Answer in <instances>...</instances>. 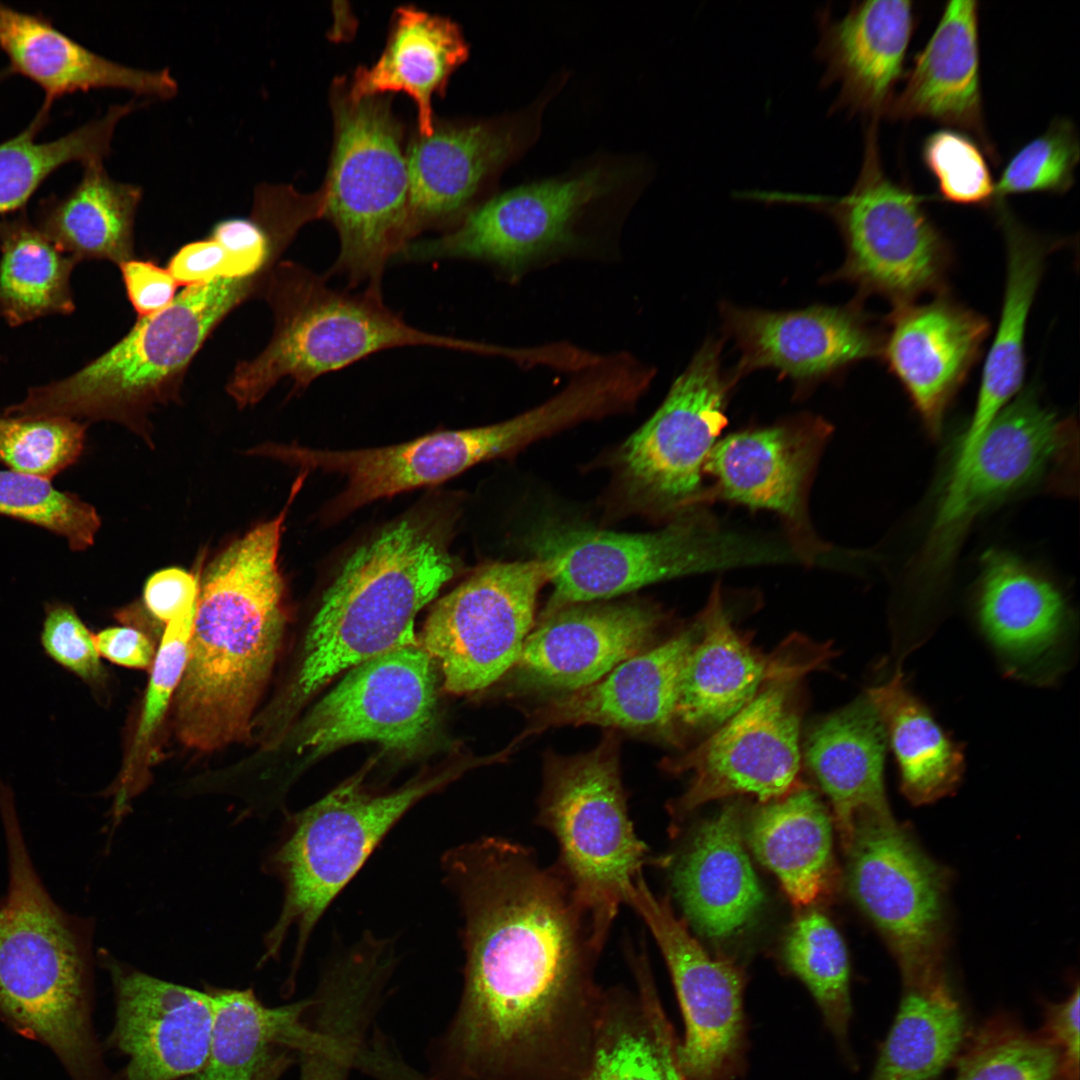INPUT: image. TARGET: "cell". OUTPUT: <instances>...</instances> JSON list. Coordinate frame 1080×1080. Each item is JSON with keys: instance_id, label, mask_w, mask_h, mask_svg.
Masks as SVG:
<instances>
[{"instance_id": "cell-2", "label": "cell", "mask_w": 1080, "mask_h": 1080, "mask_svg": "<svg viewBox=\"0 0 1080 1080\" xmlns=\"http://www.w3.org/2000/svg\"><path fill=\"white\" fill-rule=\"evenodd\" d=\"M289 505L220 551L199 577L183 674L171 705L177 740L213 752L252 735L287 611L278 555Z\"/></svg>"}, {"instance_id": "cell-14", "label": "cell", "mask_w": 1080, "mask_h": 1080, "mask_svg": "<svg viewBox=\"0 0 1080 1080\" xmlns=\"http://www.w3.org/2000/svg\"><path fill=\"white\" fill-rule=\"evenodd\" d=\"M719 355V344H704L654 414L620 447L625 492L657 516L672 519L710 504L704 466L727 425L729 384Z\"/></svg>"}, {"instance_id": "cell-23", "label": "cell", "mask_w": 1080, "mask_h": 1080, "mask_svg": "<svg viewBox=\"0 0 1080 1080\" xmlns=\"http://www.w3.org/2000/svg\"><path fill=\"white\" fill-rule=\"evenodd\" d=\"M880 356L932 437L941 434L952 401L982 354L988 319L948 291L929 302L894 307Z\"/></svg>"}, {"instance_id": "cell-56", "label": "cell", "mask_w": 1080, "mask_h": 1080, "mask_svg": "<svg viewBox=\"0 0 1080 1080\" xmlns=\"http://www.w3.org/2000/svg\"><path fill=\"white\" fill-rule=\"evenodd\" d=\"M98 653L108 661L129 668L151 669L156 650L151 640L136 628L109 627L94 635Z\"/></svg>"}, {"instance_id": "cell-33", "label": "cell", "mask_w": 1080, "mask_h": 1080, "mask_svg": "<svg viewBox=\"0 0 1080 1080\" xmlns=\"http://www.w3.org/2000/svg\"><path fill=\"white\" fill-rule=\"evenodd\" d=\"M1006 249V279L998 327L985 357L977 400L955 455L968 457L993 420L1022 390L1026 370L1028 317L1048 255L1059 247L1021 225L1004 207L998 209Z\"/></svg>"}, {"instance_id": "cell-49", "label": "cell", "mask_w": 1080, "mask_h": 1080, "mask_svg": "<svg viewBox=\"0 0 1080 1080\" xmlns=\"http://www.w3.org/2000/svg\"><path fill=\"white\" fill-rule=\"evenodd\" d=\"M87 423L55 416L0 415V463L9 470L51 481L75 464Z\"/></svg>"}, {"instance_id": "cell-9", "label": "cell", "mask_w": 1080, "mask_h": 1080, "mask_svg": "<svg viewBox=\"0 0 1080 1080\" xmlns=\"http://www.w3.org/2000/svg\"><path fill=\"white\" fill-rule=\"evenodd\" d=\"M618 748L614 730H609L590 751L546 753L536 818L558 843L555 865L600 948L627 890L650 861L628 814Z\"/></svg>"}, {"instance_id": "cell-37", "label": "cell", "mask_w": 1080, "mask_h": 1080, "mask_svg": "<svg viewBox=\"0 0 1080 1080\" xmlns=\"http://www.w3.org/2000/svg\"><path fill=\"white\" fill-rule=\"evenodd\" d=\"M215 1019L205 1064L181 1080H279L310 1042L312 998L270 1007L250 988L207 986Z\"/></svg>"}, {"instance_id": "cell-20", "label": "cell", "mask_w": 1080, "mask_h": 1080, "mask_svg": "<svg viewBox=\"0 0 1080 1080\" xmlns=\"http://www.w3.org/2000/svg\"><path fill=\"white\" fill-rule=\"evenodd\" d=\"M625 904L642 918L673 981L685 1021L679 1060L687 1080H730L743 1043L742 976L729 961L712 958L689 933L667 898L653 894L643 876Z\"/></svg>"}, {"instance_id": "cell-50", "label": "cell", "mask_w": 1080, "mask_h": 1080, "mask_svg": "<svg viewBox=\"0 0 1080 1080\" xmlns=\"http://www.w3.org/2000/svg\"><path fill=\"white\" fill-rule=\"evenodd\" d=\"M1078 130L1071 119H1054L1041 135L1014 154L995 183V205L1010 195L1063 194L1074 184L1079 162Z\"/></svg>"}, {"instance_id": "cell-31", "label": "cell", "mask_w": 1080, "mask_h": 1080, "mask_svg": "<svg viewBox=\"0 0 1080 1080\" xmlns=\"http://www.w3.org/2000/svg\"><path fill=\"white\" fill-rule=\"evenodd\" d=\"M975 613L985 636L1005 663L1037 675L1058 653L1069 627V609L1057 586L1016 556L984 554Z\"/></svg>"}, {"instance_id": "cell-7", "label": "cell", "mask_w": 1080, "mask_h": 1080, "mask_svg": "<svg viewBox=\"0 0 1080 1080\" xmlns=\"http://www.w3.org/2000/svg\"><path fill=\"white\" fill-rule=\"evenodd\" d=\"M452 776L416 779L392 792L373 793L359 774L289 815L264 861L265 871L280 880L284 898L264 937L259 965L277 959L294 932L296 973L311 934L332 901L403 815Z\"/></svg>"}, {"instance_id": "cell-57", "label": "cell", "mask_w": 1080, "mask_h": 1080, "mask_svg": "<svg viewBox=\"0 0 1080 1080\" xmlns=\"http://www.w3.org/2000/svg\"><path fill=\"white\" fill-rule=\"evenodd\" d=\"M1079 986L1076 983L1069 996L1057 1003H1045L1044 1025L1041 1031L1079 1067Z\"/></svg>"}, {"instance_id": "cell-6", "label": "cell", "mask_w": 1080, "mask_h": 1080, "mask_svg": "<svg viewBox=\"0 0 1080 1080\" xmlns=\"http://www.w3.org/2000/svg\"><path fill=\"white\" fill-rule=\"evenodd\" d=\"M261 296L273 313V332L263 351L236 365L226 385L239 409L257 404L283 378L293 380L294 391L303 390L323 374L386 349L489 350L485 344L413 327L384 303L382 292L335 289L291 260L276 264Z\"/></svg>"}, {"instance_id": "cell-10", "label": "cell", "mask_w": 1080, "mask_h": 1080, "mask_svg": "<svg viewBox=\"0 0 1080 1080\" xmlns=\"http://www.w3.org/2000/svg\"><path fill=\"white\" fill-rule=\"evenodd\" d=\"M340 86L333 95L334 146L321 188L324 218L340 240L328 275L382 292L388 262L414 241L403 129L389 99L352 100Z\"/></svg>"}, {"instance_id": "cell-25", "label": "cell", "mask_w": 1080, "mask_h": 1080, "mask_svg": "<svg viewBox=\"0 0 1080 1080\" xmlns=\"http://www.w3.org/2000/svg\"><path fill=\"white\" fill-rule=\"evenodd\" d=\"M818 18L816 55L824 65L821 84L838 88L832 112L879 121L886 116L903 76L916 25L913 2L863 1L854 3L840 19L824 10Z\"/></svg>"}, {"instance_id": "cell-15", "label": "cell", "mask_w": 1080, "mask_h": 1080, "mask_svg": "<svg viewBox=\"0 0 1080 1080\" xmlns=\"http://www.w3.org/2000/svg\"><path fill=\"white\" fill-rule=\"evenodd\" d=\"M548 581L540 558L493 562L434 604L419 645L439 664L449 692L484 689L516 666Z\"/></svg>"}, {"instance_id": "cell-8", "label": "cell", "mask_w": 1080, "mask_h": 1080, "mask_svg": "<svg viewBox=\"0 0 1080 1080\" xmlns=\"http://www.w3.org/2000/svg\"><path fill=\"white\" fill-rule=\"evenodd\" d=\"M534 546L554 586L541 618L663 580L795 560L788 546L723 528L706 507L648 533L552 528L537 536Z\"/></svg>"}, {"instance_id": "cell-45", "label": "cell", "mask_w": 1080, "mask_h": 1080, "mask_svg": "<svg viewBox=\"0 0 1080 1080\" xmlns=\"http://www.w3.org/2000/svg\"><path fill=\"white\" fill-rule=\"evenodd\" d=\"M196 607L197 604L165 626L136 733L120 774L107 792L113 797L111 833L128 814L132 800L150 781L157 735L185 668Z\"/></svg>"}, {"instance_id": "cell-13", "label": "cell", "mask_w": 1080, "mask_h": 1080, "mask_svg": "<svg viewBox=\"0 0 1080 1080\" xmlns=\"http://www.w3.org/2000/svg\"><path fill=\"white\" fill-rule=\"evenodd\" d=\"M845 851L850 892L888 945L903 987L948 981L950 872L892 813L856 820Z\"/></svg>"}, {"instance_id": "cell-26", "label": "cell", "mask_w": 1080, "mask_h": 1080, "mask_svg": "<svg viewBox=\"0 0 1080 1080\" xmlns=\"http://www.w3.org/2000/svg\"><path fill=\"white\" fill-rule=\"evenodd\" d=\"M699 636L696 621L667 641L625 660L599 681L551 699L514 743L550 727L598 725L655 734L673 744L683 666Z\"/></svg>"}, {"instance_id": "cell-1", "label": "cell", "mask_w": 1080, "mask_h": 1080, "mask_svg": "<svg viewBox=\"0 0 1080 1080\" xmlns=\"http://www.w3.org/2000/svg\"><path fill=\"white\" fill-rule=\"evenodd\" d=\"M463 917L464 985L437 1053L440 1080H582L604 994L601 953L554 864L481 837L446 851Z\"/></svg>"}, {"instance_id": "cell-4", "label": "cell", "mask_w": 1080, "mask_h": 1080, "mask_svg": "<svg viewBox=\"0 0 1080 1080\" xmlns=\"http://www.w3.org/2000/svg\"><path fill=\"white\" fill-rule=\"evenodd\" d=\"M456 570L441 535L416 519L398 522L359 547L325 592L296 678L281 706L259 721H265L263 729L281 728L293 711L342 671L417 643L416 615Z\"/></svg>"}, {"instance_id": "cell-48", "label": "cell", "mask_w": 1080, "mask_h": 1080, "mask_svg": "<svg viewBox=\"0 0 1080 1080\" xmlns=\"http://www.w3.org/2000/svg\"><path fill=\"white\" fill-rule=\"evenodd\" d=\"M0 515L44 528L65 538L73 551L94 544L101 519L96 509L51 481L0 470Z\"/></svg>"}, {"instance_id": "cell-28", "label": "cell", "mask_w": 1080, "mask_h": 1080, "mask_svg": "<svg viewBox=\"0 0 1080 1080\" xmlns=\"http://www.w3.org/2000/svg\"><path fill=\"white\" fill-rule=\"evenodd\" d=\"M521 146L514 121L434 122L406 152L413 239L424 230L454 228L484 182Z\"/></svg>"}, {"instance_id": "cell-51", "label": "cell", "mask_w": 1080, "mask_h": 1080, "mask_svg": "<svg viewBox=\"0 0 1080 1080\" xmlns=\"http://www.w3.org/2000/svg\"><path fill=\"white\" fill-rule=\"evenodd\" d=\"M984 152L976 140L952 128L925 139L922 159L943 200L977 207L995 204V182Z\"/></svg>"}, {"instance_id": "cell-29", "label": "cell", "mask_w": 1080, "mask_h": 1080, "mask_svg": "<svg viewBox=\"0 0 1080 1080\" xmlns=\"http://www.w3.org/2000/svg\"><path fill=\"white\" fill-rule=\"evenodd\" d=\"M725 322L741 351L740 373L773 368L797 380L879 356L883 335L856 307L791 312L727 307Z\"/></svg>"}, {"instance_id": "cell-11", "label": "cell", "mask_w": 1080, "mask_h": 1080, "mask_svg": "<svg viewBox=\"0 0 1080 1080\" xmlns=\"http://www.w3.org/2000/svg\"><path fill=\"white\" fill-rule=\"evenodd\" d=\"M1078 430L1071 417L1046 407L1035 387L1021 390L997 415L967 462L948 473L916 560L920 592L929 596L948 578L975 520L1041 483L1071 490Z\"/></svg>"}, {"instance_id": "cell-27", "label": "cell", "mask_w": 1080, "mask_h": 1080, "mask_svg": "<svg viewBox=\"0 0 1080 1080\" xmlns=\"http://www.w3.org/2000/svg\"><path fill=\"white\" fill-rule=\"evenodd\" d=\"M256 455L269 456L306 470L319 468L346 475L348 484L335 511L346 513L380 498L447 480L495 457L487 426L440 431L406 443L360 450L326 451L296 445L265 444Z\"/></svg>"}, {"instance_id": "cell-19", "label": "cell", "mask_w": 1080, "mask_h": 1080, "mask_svg": "<svg viewBox=\"0 0 1080 1080\" xmlns=\"http://www.w3.org/2000/svg\"><path fill=\"white\" fill-rule=\"evenodd\" d=\"M832 426L803 415L731 433L704 466L709 503L717 500L775 513L797 558L813 564L828 549L814 533L808 498Z\"/></svg>"}, {"instance_id": "cell-18", "label": "cell", "mask_w": 1080, "mask_h": 1080, "mask_svg": "<svg viewBox=\"0 0 1080 1080\" xmlns=\"http://www.w3.org/2000/svg\"><path fill=\"white\" fill-rule=\"evenodd\" d=\"M436 716L433 661L409 644L352 667L302 722L298 744L314 756L361 741L415 752L432 736Z\"/></svg>"}, {"instance_id": "cell-41", "label": "cell", "mask_w": 1080, "mask_h": 1080, "mask_svg": "<svg viewBox=\"0 0 1080 1080\" xmlns=\"http://www.w3.org/2000/svg\"><path fill=\"white\" fill-rule=\"evenodd\" d=\"M866 696L882 720L904 796L925 805L955 791L964 771L962 749L906 686L901 669L869 688Z\"/></svg>"}, {"instance_id": "cell-38", "label": "cell", "mask_w": 1080, "mask_h": 1080, "mask_svg": "<svg viewBox=\"0 0 1080 1080\" xmlns=\"http://www.w3.org/2000/svg\"><path fill=\"white\" fill-rule=\"evenodd\" d=\"M468 56L459 26L413 6L395 10L387 44L370 67H358L346 89L352 100L402 91L417 105L418 130L434 129L431 99L442 93L452 72Z\"/></svg>"}, {"instance_id": "cell-43", "label": "cell", "mask_w": 1080, "mask_h": 1080, "mask_svg": "<svg viewBox=\"0 0 1080 1080\" xmlns=\"http://www.w3.org/2000/svg\"><path fill=\"white\" fill-rule=\"evenodd\" d=\"M78 263L23 215L0 221V315L19 326L71 314L70 278Z\"/></svg>"}, {"instance_id": "cell-12", "label": "cell", "mask_w": 1080, "mask_h": 1080, "mask_svg": "<svg viewBox=\"0 0 1080 1080\" xmlns=\"http://www.w3.org/2000/svg\"><path fill=\"white\" fill-rule=\"evenodd\" d=\"M864 136L861 169L849 193L805 197L825 204L841 228L847 248L841 274L894 307L948 291L950 242L927 214L925 199L887 175L878 121L869 122Z\"/></svg>"}, {"instance_id": "cell-54", "label": "cell", "mask_w": 1080, "mask_h": 1080, "mask_svg": "<svg viewBox=\"0 0 1080 1080\" xmlns=\"http://www.w3.org/2000/svg\"><path fill=\"white\" fill-rule=\"evenodd\" d=\"M127 297L138 318L168 307L179 284L170 272L153 261L131 259L119 266Z\"/></svg>"}, {"instance_id": "cell-55", "label": "cell", "mask_w": 1080, "mask_h": 1080, "mask_svg": "<svg viewBox=\"0 0 1080 1080\" xmlns=\"http://www.w3.org/2000/svg\"><path fill=\"white\" fill-rule=\"evenodd\" d=\"M199 576L180 567L153 573L144 586L148 612L166 625L197 604Z\"/></svg>"}, {"instance_id": "cell-21", "label": "cell", "mask_w": 1080, "mask_h": 1080, "mask_svg": "<svg viewBox=\"0 0 1080 1080\" xmlns=\"http://www.w3.org/2000/svg\"><path fill=\"white\" fill-rule=\"evenodd\" d=\"M699 636L682 669L673 718V745L699 742L720 727L767 682L802 677L824 664L825 647L792 638L764 654L733 625L716 584L697 617Z\"/></svg>"}, {"instance_id": "cell-34", "label": "cell", "mask_w": 1080, "mask_h": 1080, "mask_svg": "<svg viewBox=\"0 0 1080 1080\" xmlns=\"http://www.w3.org/2000/svg\"><path fill=\"white\" fill-rule=\"evenodd\" d=\"M626 954L635 988L604 990L582 1080H687L647 955Z\"/></svg>"}, {"instance_id": "cell-22", "label": "cell", "mask_w": 1080, "mask_h": 1080, "mask_svg": "<svg viewBox=\"0 0 1080 1080\" xmlns=\"http://www.w3.org/2000/svg\"><path fill=\"white\" fill-rule=\"evenodd\" d=\"M99 952L115 999L107 1043L127 1058L116 1080H181L197 1072L213 1036L215 1007L208 987L201 991L166 981Z\"/></svg>"}, {"instance_id": "cell-30", "label": "cell", "mask_w": 1080, "mask_h": 1080, "mask_svg": "<svg viewBox=\"0 0 1080 1080\" xmlns=\"http://www.w3.org/2000/svg\"><path fill=\"white\" fill-rule=\"evenodd\" d=\"M885 117L904 121L925 118L970 133L988 157L995 159L983 118L977 1L946 3Z\"/></svg>"}, {"instance_id": "cell-42", "label": "cell", "mask_w": 1080, "mask_h": 1080, "mask_svg": "<svg viewBox=\"0 0 1080 1080\" xmlns=\"http://www.w3.org/2000/svg\"><path fill=\"white\" fill-rule=\"evenodd\" d=\"M903 988L869 1080H937L967 1040L966 1016L949 981Z\"/></svg>"}, {"instance_id": "cell-16", "label": "cell", "mask_w": 1080, "mask_h": 1080, "mask_svg": "<svg viewBox=\"0 0 1080 1080\" xmlns=\"http://www.w3.org/2000/svg\"><path fill=\"white\" fill-rule=\"evenodd\" d=\"M800 679L767 682L711 734L680 756L663 760L670 773H693L688 789L668 807L674 824L709 801L750 794L768 802L801 787Z\"/></svg>"}, {"instance_id": "cell-39", "label": "cell", "mask_w": 1080, "mask_h": 1080, "mask_svg": "<svg viewBox=\"0 0 1080 1080\" xmlns=\"http://www.w3.org/2000/svg\"><path fill=\"white\" fill-rule=\"evenodd\" d=\"M80 181L63 197L44 201L36 226L62 251L120 266L133 259L140 186L113 180L103 161L83 165Z\"/></svg>"}, {"instance_id": "cell-5", "label": "cell", "mask_w": 1080, "mask_h": 1080, "mask_svg": "<svg viewBox=\"0 0 1080 1080\" xmlns=\"http://www.w3.org/2000/svg\"><path fill=\"white\" fill-rule=\"evenodd\" d=\"M272 269L189 286L165 309L141 317L110 349L63 379L32 387L11 416L112 421L153 447L149 414L181 400L186 372L217 326L261 296Z\"/></svg>"}, {"instance_id": "cell-53", "label": "cell", "mask_w": 1080, "mask_h": 1080, "mask_svg": "<svg viewBox=\"0 0 1080 1080\" xmlns=\"http://www.w3.org/2000/svg\"><path fill=\"white\" fill-rule=\"evenodd\" d=\"M167 270L185 287L258 273L211 237L181 247L170 259Z\"/></svg>"}, {"instance_id": "cell-40", "label": "cell", "mask_w": 1080, "mask_h": 1080, "mask_svg": "<svg viewBox=\"0 0 1080 1080\" xmlns=\"http://www.w3.org/2000/svg\"><path fill=\"white\" fill-rule=\"evenodd\" d=\"M748 840L793 904L806 906L824 891L832 865V828L814 791L801 786L761 808L752 818Z\"/></svg>"}, {"instance_id": "cell-24", "label": "cell", "mask_w": 1080, "mask_h": 1080, "mask_svg": "<svg viewBox=\"0 0 1080 1080\" xmlns=\"http://www.w3.org/2000/svg\"><path fill=\"white\" fill-rule=\"evenodd\" d=\"M662 620L657 608L642 603L566 606L540 619L516 666L529 683L570 693L645 651Z\"/></svg>"}, {"instance_id": "cell-47", "label": "cell", "mask_w": 1080, "mask_h": 1080, "mask_svg": "<svg viewBox=\"0 0 1080 1080\" xmlns=\"http://www.w3.org/2000/svg\"><path fill=\"white\" fill-rule=\"evenodd\" d=\"M784 958L809 988L835 1037L846 1042L851 1018L849 960L845 943L819 912L798 918L787 935Z\"/></svg>"}, {"instance_id": "cell-36", "label": "cell", "mask_w": 1080, "mask_h": 1080, "mask_svg": "<svg viewBox=\"0 0 1080 1080\" xmlns=\"http://www.w3.org/2000/svg\"><path fill=\"white\" fill-rule=\"evenodd\" d=\"M0 48L11 68L45 93L43 108L66 94L125 89L167 99L178 90L169 69L143 70L111 61L82 46L46 19L0 3Z\"/></svg>"}, {"instance_id": "cell-46", "label": "cell", "mask_w": 1080, "mask_h": 1080, "mask_svg": "<svg viewBox=\"0 0 1080 1080\" xmlns=\"http://www.w3.org/2000/svg\"><path fill=\"white\" fill-rule=\"evenodd\" d=\"M967 1040L953 1080H1079V1067L1056 1043L1012 1016L991 1017Z\"/></svg>"}, {"instance_id": "cell-35", "label": "cell", "mask_w": 1080, "mask_h": 1080, "mask_svg": "<svg viewBox=\"0 0 1080 1080\" xmlns=\"http://www.w3.org/2000/svg\"><path fill=\"white\" fill-rule=\"evenodd\" d=\"M886 744L866 695L819 720L805 738L803 758L832 803L844 849L857 819L891 813L883 780Z\"/></svg>"}, {"instance_id": "cell-52", "label": "cell", "mask_w": 1080, "mask_h": 1080, "mask_svg": "<svg viewBox=\"0 0 1080 1080\" xmlns=\"http://www.w3.org/2000/svg\"><path fill=\"white\" fill-rule=\"evenodd\" d=\"M40 632L45 654L95 692L105 689L108 674L100 660L94 635L74 607L61 601L46 603Z\"/></svg>"}, {"instance_id": "cell-44", "label": "cell", "mask_w": 1080, "mask_h": 1080, "mask_svg": "<svg viewBox=\"0 0 1080 1080\" xmlns=\"http://www.w3.org/2000/svg\"><path fill=\"white\" fill-rule=\"evenodd\" d=\"M137 102L112 105L106 113L49 142L35 141L49 109L41 108L31 124L0 143V215L22 208L43 181L70 162L85 165L109 154L119 121L137 108Z\"/></svg>"}, {"instance_id": "cell-3", "label": "cell", "mask_w": 1080, "mask_h": 1080, "mask_svg": "<svg viewBox=\"0 0 1080 1080\" xmlns=\"http://www.w3.org/2000/svg\"><path fill=\"white\" fill-rule=\"evenodd\" d=\"M8 887L0 899V1015L47 1046L72 1080H116L92 1020L90 922L65 912L37 874L14 795L0 781Z\"/></svg>"}, {"instance_id": "cell-32", "label": "cell", "mask_w": 1080, "mask_h": 1080, "mask_svg": "<svg viewBox=\"0 0 1080 1080\" xmlns=\"http://www.w3.org/2000/svg\"><path fill=\"white\" fill-rule=\"evenodd\" d=\"M671 882L685 916L707 937L727 938L754 918L764 894L743 846L737 805L697 830L675 861Z\"/></svg>"}, {"instance_id": "cell-17", "label": "cell", "mask_w": 1080, "mask_h": 1080, "mask_svg": "<svg viewBox=\"0 0 1080 1080\" xmlns=\"http://www.w3.org/2000/svg\"><path fill=\"white\" fill-rule=\"evenodd\" d=\"M623 177L596 167L513 188L472 208L442 236L412 241L397 259L478 260L519 275L536 261L575 245L576 219Z\"/></svg>"}]
</instances>
